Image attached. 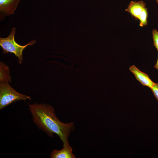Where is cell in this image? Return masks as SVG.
<instances>
[{
	"mask_svg": "<svg viewBox=\"0 0 158 158\" xmlns=\"http://www.w3.org/2000/svg\"><path fill=\"white\" fill-rule=\"evenodd\" d=\"M28 106L33 121L39 129L50 137L53 133L56 134L63 144L68 143V138L75 129L73 122L64 123L60 121L56 116L53 107L49 104L36 103Z\"/></svg>",
	"mask_w": 158,
	"mask_h": 158,
	"instance_id": "obj_1",
	"label": "cell"
},
{
	"mask_svg": "<svg viewBox=\"0 0 158 158\" xmlns=\"http://www.w3.org/2000/svg\"><path fill=\"white\" fill-rule=\"evenodd\" d=\"M16 28H12L9 36L6 38H0V45L3 49V53L6 54L9 52L14 54L18 58V63H21L23 61V50L29 45L35 44V40L29 42L25 45H21L16 43L14 39Z\"/></svg>",
	"mask_w": 158,
	"mask_h": 158,
	"instance_id": "obj_2",
	"label": "cell"
},
{
	"mask_svg": "<svg viewBox=\"0 0 158 158\" xmlns=\"http://www.w3.org/2000/svg\"><path fill=\"white\" fill-rule=\"evenodd\" d=\"M6 82H0V109L14 102L21 100H31V97L15 90Z\"/></svg>",
	"mask_w": 158,
	"mask_h": 158,
	"instance_id": "obj_3",
	"label": "cell"
},
{
	"mask_svg": "<svg viewBox=\"0 0 158 158\" xmlns=\"http://www.w3.org/2000/svg\"><path fill=\"white\" fill-rule=\"evenodd\" d=\"M20 0H0V18L13 14Z\"/></svg>",
	"mask_w": 158,
	"mask_h": 158,
	"instance_id": "obj_4",
	"label": "cell"
},
{
	"mask_svg": "<svg viewBox=\"0 0 158 158\" xmlns=\"http://www.w3.org/2000/svg\"><path fill=\"white\" fill-rule=\"evenodd\" d=\"M129 69L133 74L136 79L142 85L150 89L152 87L154 83L147 74L140 70L134 65L130 66Z\"/></svg>",
	"mask_w": 158,
	"mask_h": 158,
	"instance_id": "obj_5",
	"label": "cell"
},
{
	"mask_svg": "<svg viewBox=\"0 0 158 158\" xmlns=\"http://www.w3.org/2000/svg\"><path fill=\"white\" fill-rule=\"evenodd\" d=\"M146 8L145 3L143 1H131L125 10L136 19H138L141 13Z\"/></svg>",
	"mask_w": 158,
	"mask_h": 158,
	"instance_id": "obj_6",
	"label": "cell"
},
{
	"mask_svg": "<svg viewBox=\"0 0 158 158\" xmlns=\"http://www.w3.org/2000/svg\"><path fill=\"white\" fill-rule=\"evenodd\" d=\"M72 152V148L68 143L63 144V147L61 150L52 151L50 156L51 158H75V156Z\"/></svg>",
	"mask_w": 158,
	"mask_h": 158,
	"instance_id": "obj_7",
	"label": "cell"
},
{
	"mask_svg": "<svg viewBox=\"0 0 158 158\" xmlns=\"http://www.w3.org/2000/svg\"><path fill=\"white\" fill-rule=\"evenodd\" d=\"M11 77L10 74V69L4 62H0V81L11 83Z\"/></svg>",
	"mask_w": 158,
	"mask_h": 158,
	"instance_id": "obj_8",
	"label": "cell"
},
{
	"mask_svg": "<svg viewBox=\"0 0 158 158\" xmlns=\"http://www.w3.org/2000/svg\"><path fill=\"white\" fill-rule=\"evenodd\" d=\"M147 10L146 8L142 11L138 18L140 21L139 25L140 26L143 27L147 25Z\"/></svg>",
	"mask_w": 158,
	"mask_h": 158,
	"instance_id": "obj_9",
	"label": "cell"
},
{
	"mask_svg": "<svg viewBox=\"0 0 158 158\" xmlns=\"http://www.w3.org/2000/svg\"><path fill=\"white\" fill-rule=\"evenodd\" d=\"M152 35L154 46L158 50V31L155 29L152 30Z\"/></svg>",
	"mask_w": 158,
	"mask_h": 158,
	"instance_id": "obj_10",
	"label": "cell"
},
{
	"mask_svg": "<svg viewBox=\"0 0 158 158\" xmlns=\"http://www.w3.org/2000/svg\"><path fill=\"white\" fill-rule=\"evenodd\" d=\"M151 89L154 96L158 102V83H154Z\"/></svg>",
	"mask_w": 158,
	"mask_h": 158,
	"instance_id": "obj_11",
	"label": "cell"
},
{
	"mask_svg": "<svg viewBox=\"0 0 158 158\" xmlns=\"http://www.w3.org/2000/svg\"><path fill=\"white\" fill-rule=\"evenodd\" d=\"M154 67L156 69L158 70V58H157L156 63L155 64Z\"/></svg>",
	"mask_w": 158,
	"mask_h": 158,
	"instance_id": "obj_12",
	"label": "cell"
},
{
	"mask_svg": "<svg viewBox=\"0 0 158 158\" xmlns=\"http://www.w3.org/2000/svg\"><path fill=\"white\" fill-rule=\"evenodd\" d=\"M157 3L158 4V0H156Z\"/></svg>",
	"mask_w": 158,
	"mask_h": 158,
	"instance_id": "obj_13",
	"label": "cell"
}]
</instances>
